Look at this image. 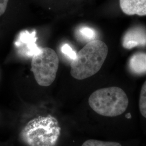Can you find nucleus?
<instances>
[{
	"instance_id": "f8f14e48",
	"label": "nucleus",
	"mask_w": 146,
	"mask_h": 146,
	"mask_svg": "<svg viewBox=\"0 0 146 146\" xmlns=\"http://www.w3.org/2000/svg\"><path fill=\"white\" fill-rule=\"evenodd\" d=\"M141 146H146V140L145 141H142Z\"/></svg>"
},
{
	"instance_id": "20e7f679",
	"label": "nucleus",
	"mask_w": 146,
	"mask_h": 146,
	"mask_svg": "<svg viewBox=\"0 0 146 146\" xmlns=\"http://www.w3.org/2000/svg\"><path fill=\"white\" fill-rule=\"evenodd\" d=\"M59 60L56 52L50 48H43L33 56L31 70L37 83L43 87L51 85L56 78Z\"/></svg>"
},
{
	"instance_id": "423d86ee",
	"label": "nucleus",
	"mask_w": 146,
	"mask_h": 146,
	"mask_svg": "<svg viewBox=\"0 0 146 146\" xmlns=\"http://www.w3.org/2000/svg\"><path fill=\"white\" fill-rule=\"evenodd\" d=\"M146 46V29L142 27L136 26L125 32L122 39V46L131 49L136 47Z\"/></svg>"
},
{
	"instance_id": "f03ea898",
	"label": "nucleus",
	"mask_w": 146,
	"mask_h": 146,
	"mask_svg": "<svg viewBox=\"0 0 146 146\" xmlns=\"http://www.w3.org/2000/svg\"><path fill=\"white\" fill-rule=\"evenodd\" d=\"M108 48L104 42L95 40L89 42L70 63V74L78 80L89 78L98 73L104 62Z\"/></svg>"
},
{
	"instance_id": "f257e3e1",
	"label": "nucleus",
	"mask_w": 146,
	"mask_h": 146,
	"mask_svg": "<svg viewBox=\"0 0 146 146\" xmlns=\"http://www.w3.org/2000/svg\"><path fill=\"white\" fill-rule=\"evenodd\" d=\"M88 104L101 119L105 139L122 140L142 137L137 109L125 89L116 85L98 89L89 96Z\"/></svg>"
},
{
	"instance_id": "1a4fd4ad",
	"label": "nucleus",
	"mask_w": 146,
	"mask_h": 146,
	"mask_svg": "<svg viewBox=\"0 0 146 146\" xmlns=\"http://www.w3.org/2000/svg\"><path fill=\"white\" fill-rule=\"evenodd\" d=\"M76 35L78 40L87 43L95 40L96 33L94 29L88 27L82 26L78 28L76 31Z\"/></svg>"
},
{
	"instance_id": "9d476101",
	"label": "nucleus",
	"mask_w": 146,
	"mask_h": 146,
	"mask_svg": "<svg viewBox=\"0 0 146 146\" xmlns=\"http://www.w3.org/2000/svg\"><path fill=\"white\" fill-rule=\"evenodd\" d=\"M61 51L64 55L67 56L72 60L75 59L76 57L77 53L67 43L64 44L61 47Z\"/></svg>"
},
{
	"instance_id": "39448f33",
	"label": "nucleus",
	"mask_w": 146,
	"mask_h": 146,
	"mask_svg": "<svg viewBox=\"0 0 146 146\" xmlns=\"http://www.w3.org/2000/svg\"><path fill=\"white\" fill-rule=\"evenodd\" d=\"M36 31L29 33L27 31H21L15 45L19 54L27 57H31L38 54L41 49L37 46Z\"/></svg>"
},
{
	"instance_id": "9b49d317",
	"label": "nucleus",
	"mask_w": 146,
	"mask_h": 146,
	"mask_svg": "<svg viewBox=\"0 0 146 146\" xmlns=\"http://www.w3.org/2000/svg\"><path fill=\"white\" fill-rule=\"evenodd\" d=\"M9 0H0V16L5 13Z\"/></svg>"
},
{
	"instance_id": "0eeeda50",
	"label": "nucleus",
	"mask_w": 146,
	"mask_h": 146,
	"mask_svg": "<svg viewBox=\"0 0 146 146\" xmlns=\"http://www.w3.org/2000/svg\"><path fill=\"white\" fill-rule=\"evenodd\" d=\"M120 5L128 15H146V0H120Z\"/></svg>"
},
{
	"instance_id": "6e6552de",
	"label": "nucleus",
	"mask_w": 146,
	"mask_h": 146,
	"mask_svg": "<svg viewBox=\"0 0 146 146\" xmlns=\"http://www.w3.org/2000/svg\"><path fill=\"white\" fill-rule=\"evenodd\" d=\"M131 72L135 75L146 74V53L136 52L131 56L128 63Z\"/></svg>"
},
{
	"instance_id": "7ed1b4c3",
	"label": "nucleus",
	"mask_w": 146,
	"mask_h": 146,
	"mask_svg": "<svg viewBox=\"0 0 146 146\" xmlns=\"http://www.w3.org/2000/svg\"><path fill=\"white\" fill-rule=\"evenodd\" d=\"M61 133L57 119L51 115L38 116L29 121L21 133L28 146H54Z\"/></svg>"
}]
</instances>
